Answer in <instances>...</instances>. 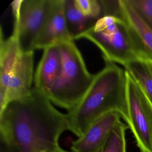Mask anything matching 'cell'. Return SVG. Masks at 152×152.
Masks as SVG:
<instances>
[{
	"instance_id": "obj_7",
	"label": "cell",
	"mask_w": 152,
	"mask_h": 152,
	"mask_svg": "<svg viewBox=\"0 0 152 152\" xmlns=\"http://www.w3.org/2000/svg\"><path fill=\"white\" fill-rule=\"evenodd\" d=\"M54 0H23L20 14L14 16V27L24 52H34L33 45L52 10Z\"/></svg>"
},
{
	"instance_id": "obj_5",
	"label": "cell",
	"mask_w": 152,
	"mask_h": 152,
	"mask_svg": "<svg viewBox=\"0 0 152 152\" xmlns=\"http://www.w3.org/2000/svg\"><path fill=\"white\" fill-rule=\"evenodd\" d=\"M84 39L95 45L102 52L104 61L124 66L140 59L136 44L128 24L121 17L104 15L74 40Z\"/></svg>"
},
{
	"instance_id": "obj_4",
	"label": "cell",
	"mask_w": 152,
	"mask_h": 152,
	"mask_svg": "<svg viewBox=\"0 0 152 152\" xmlns=\"http://www.w3.org/2000/svg\"><path fill=\"white\" fill-rule=\"evenodd\" d=\"M58 46L62 69L47 96L53 104L68 112L83 99L92 83L94 74L88 71L74 40L60 43Z\"/></svg>"
},
{
	"instance_id": "obj_19",
	"label": "cell",
	"mask_w": 152,
	"mask_h": 152,
	"mask_svg": "<svg viewBox=\"0 0 152 152\" xmlns=\"http://www.w3.org/2000/svg\"><path fill=\"white\" fill-rule=\"evenodd\" d=\"M151 64V67H152V64Z\"/></svg>"
},
{
	"instance_id": "obj_6",
	"label": "cell",
	"mask_w": 152,
	"mask_h": 152,
	"mask_svg": "<svg viewBox=\"0 0 152 152\" xmlns=\"http://www.w3.org/2000/svg\"><path fill=\"white\" fill-rule=\"evenodd\" d=\"M126 75L128 112L126 124L141 152H152V104L126 71Z\"/></svg>"
},
{
	"instance_id": "obj_14",
	"label": "cell",
	"mask_w": 152,
	"mask_h": 152,
	"mask_svg": "<svg viewBox=\"0 0 152 152\" xmlns=\"http://www.w3.org/2000/svg\"><path fill=\"white\" fill-rule=\"evenodd\" d=\"M128 126L119 122L111 130L109 137L97 152H126L125 132Z\"/></svg>"
},
{
	"instance_id": "obj_12",
	"label": "cell",
	"mask_w": 152,
	"mask_h": 152,
	"mask_svg": "<svg viewBox=\"0 0 152 152\" xmlns=\"http://www.w3.org/2000/svg\"><path fill=\"white\" fill-rule=\"evenodd\" d=\"M124 66L137 82L152 104L151 64L142 59H137L128 62Z\"/></svg>"
},
{
	"instance_id": "obj_17",
	"label": "cell",
	"mask_w": 152,
	"mask_h": 152,
	"mask_svg": "<svg viewBox=\"0 0 152 152\" xmlns=\"http://www.w3.org/2000/svg\"><path fill=\"white\" fill-rule=\"evenodd\" d=\"M0 152H11L7 147H6L3 144L1 143V150Z\"/></svg>"
},
{
	"instance_id": "obj_1",
	"label": "cell",
	"mask_w": 152,
	"mask_h": 152,
	"mask_svg": "<svg viewBox=\"0 0 152 152\" xmlns=\"http://www.w3.org/2000/svg\"><path fill=\"white\" fill-rule=\"evenodd\" d=\"M66 130V115L35 87L0 111L1 143L11 152H55Z\"/></svg>"
},
{
	"instance_id": "obj_2",
	"label": "cell",
	"mask_w": 152,
	"mask_h": 152,
	"mask_svg": "<svg viewBox=\"0 0 152 152\" xmlns=\"http://www.w3.org/2000/svg\"><path fill=\"white\" fill-rule=\"evenodd\" d=\"M104 62V66L94 74L83 99L66 114L68 130L78 138L96 120L109 113L118 112L126 124L128 121L126 71L115 63Z\"/></svg>"
},
{
	"instance_id": "obj_16",
	"label": "cell",
	"mask_w": 152,
	"mask_h": 152,
	"mask_svg": "<svg viewBox=\"0 0 152 152\" xmlns=\"http://www.w3.org/2000/svg\"><path fill=\"white\" fill-rule=\"evenodd\" d=\"M128 1L152 29V0H128Z\"/></svg>"
},
{
	"instance_id": "obj_18",
	"label": "cell",
	"mask_w": 152,
	"mask_h": 152,
	"mask_svg": "<svg viewBox=\"0 0 152 152\" xmlns=\"http://www.w3.org/2000/svg\"><path fill=\"white\" fill-rule=\"evenodd\" d=\"M55 152H72V151H66V150H64L63 148H62L60 147Z\"/></svg>"
},
{
	"instance_id": "obj_11",
	"label": "cell",
	"mask_w": 152,
	"mask_h": 152,
	"mask_svg": "<svg viewBox=\"0 0 152 152\" xmlns=\"http://www.w3.org/2000/svg\"><path fill=\"white\" fill-rule=\"evenodd\" d=\"M62 57L58 45L43 49V53L34 74V87L46 96L60 74Z\"/></svg>"
},
{
	"instance_id": "obj_3",
	"label": "cell",
	"mask_w": 152,
	"mask_h": 152,
	"mask_svg": "<svg viewBox=\"0 0 152 152\" xmlns=\"http://www.w3.org/2000/svg\"><path fill=\"white\" fill-rule=\"evenodd\" d=\"M0 40V111L10 102L27 95L34 81V52L23 51L17 31Z\"/></svg>"
},
{
	"instance_id": "obj_15",
	"label": "cell",
	"mask_w": 152,
	"mask_h": 152,
	"mask_svg": "<svg viewBox=\"0 0 152 152\" xmlns=\"http://www.w3.org/2000/svg\"><path fill=\"white\" fill-rule=\"evenodd\" d=\"M79 10L87 17L97 20L102 14V8L99 0H74Z\"/></svg>"
},
{
	"instance_id": "obj_13",
	"label": "cell",
	"mask_w": 152,
	"mask_h": 152,
	"mask_svg": "<svg viewBox=\"0 0 152 152\" xmlns=\"http://www.w3.org/2000/svg\"><path fill=\"white\" fill-rule=\"evenodd\" d=\"M65 16L72 39L91 26L96 20L85 16L77 8L74 0H65Z\"/></svg>"
},
{
	"instance_id": "obj_10",
	"label": "cell",
	"mask_w": 152,
	"mask_h": 152,
	"mask_svg": "<svg viewBox=\"0 0 152 152\" xmlns=\"http://www.w3.org/2000/svg\"><path fill=\"white\" fill-rule=\"evenodd\" d=\"M118 112L109 113L93 123L86 132L72 142V152H97L107 140L112 128L121 121Z\"/></svg>"
},
{
	"instance_id": "obj_8",
	"label": "cell",
	"mask_w": 152,
	"mask_h": 152,
	"mask_svg": "<svg viewBox=\"0 0 152 152\" xmlns=\"http://www.w3.org/2000/svg\"><path fill=\"white\" fill-rule=\"evenodd\" d=\"M64 5L65 0L53 1L48 18L33 43V51L36 49L43 50L60 43L73 40L68 29Z\"/></svg>"
},
{
	"instance_id": "obj_9",
	"label": "cell",
	"mask_w": 152,
	"mask_h": 152,
	"mask_svg": "<svg viewBox=\"0 0 152 152\" xmlns=\"http://www.w3.org/2000/svg\"><path fill=\"white\" fill-rule=\"evenodd\" d=\"M119 4L116 17L122 18L130 28L140 59L152 64V29L128 0H119Z\"/></svg>"
}]
</instances>
